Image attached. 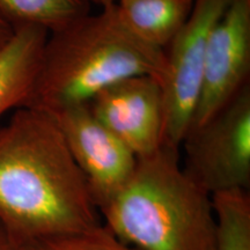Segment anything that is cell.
I'll return each instance as SVG.
<instances>
[{
	"label": "cell",
	"mask_w": 250,
	"mask_h": 250,
	"mask_svg": "<svg viewBox=\"0 0 250 250\" xmlns=\"http://www.w3.org/2000/svg\"><path fill=\"white\" fill-rule=\"evenodd\" d=\"M17 250H138L126 245L111 232L104 224L65 234L28 245L19 246Z\"/></svg>",
	"instance_id": "4fadbf2b"
},
{
	"label": "cell",
	"mask_w": 250,
	"mask_h": 250,
	"mask_svg": "<svg viewBox=\"0 0 250 250\" xmlns=\"http://www.w3.org/2000/svg\"><path fill=\"white\" fill-rule=\"evenodd\" d=\"M229 2L195 0L189 19L165 49L162 146L180 149L191 126L201 95L208 36Z\"/></svg>",
	"instance_id": "5b68a950"
},
{
	"label": "cell",
	"mask_w": 250,
	"mask_h": 250,
	"mask_svg": "<svg viewBox=\"0 0 250 250\" xmlns=\"http://www.w3.org/2000/svg\"><path fill=\"white\" fill-rule=\"evenodd\" d=\"M195 0H116L115 8L138 39L164 50L191 14Z\"/></svg>",
	"instance_id": "30bf717a"
},
{
	"label": "cell",
	"mask_w": 250,
	"mask_h": 250,
	"mask_svg": "<svg viewBox=\"0 0 250 250\" xmlns=\"http://www.w3.org/2000/svg\"><path fill=\"white\" fill-rule=\"evenodd\" d=\"M0 250H17V247L9 240L1 225H0Z\"/></svg>",
	"instance_id": "9a60e30c"
},
{
	"label": "cell",
	"mask_w": 250,
	"mask_h": 250,
	"mask_svg": "<svg viewBox=\"0 0 250 250\" xmlns=\"http://www.w3.org/2000/svg\"><path fill=\"white\" fill-rule=\"evenodd\" d=\"M83 1L87 2L89 6L95 5L101 8H104V7H109V6L114 5L115 2H116V0H83Z\"/></svg>",
	"instance_id": "2e32d148"
},
{
	"label": "cell",
	"mask_w": 250,
	"mask_h": 250,
	"mask_svg": "<svg viewBox=\"0 0 250 250\" xmlns=\"http://www.w3.org/2000/svg\"><path fill=\"white\" fill-rule=\"evenodd\" d=\"M99 212L138 250H214L212 197L184 173L180 149L161 146L138 158L127 183Z\"/></svg>",
	"instance_id": "3957f363"
},
{
	"label": "cell",
	"mask_w": 250,
	"mask_h": 250,
	"mask_svg": "<svg viewBox=\"0 0 250 250\" xmlns=\"http://www.w3.org/2000/svg\"><path fill=\"white\" fill-rule=\"evenodd\" d=\"M48 35V31L39 27H18L0 49V117L26 103Z\"/></svg>",
	"instance_id": "9c48e42d"
},
{
	"label": "cell",
	"mask_w": 250,
	"mask_h": 250,
	"mask_svg": "<svg viewBox=\"0 0 250 250\" xmlns=\"http://www.w3.org/2000/svg\"><path fill=\"white\" fill-rule=\"evenodd\" d=\"M13 34H14L13 28L0 18V49H1L9 40H11V37L13 36Z\"/></svg>",
	"instance_id": "5bb4252c"
},
{
	"label": "cell",
	"mask_w": 250,
	"mask_h": 250,
	"mask_svg": "<svg viewBox=\"0 0 250 250\" xmlns=\"http://www.w3.org/2000/svg\"><path fill=\"white\" fill-rule=\"evenodd\" d=\"M211 197L215 215L214 250H250L248 190H229Z\"/></svg>",
	"instance_id": "7c38bea8"
},
{
	"label": "cell",
	"mask_w": 250,
	"mask_h": 250,
	"mask_svg": "<svg viewBox=\"0 0 250 250\" xmlns=\"http://www.w3.org/2000/svg\"><path fill=\"white\" fill-rule=\"evenodd\" d=\"M182 169L208 195L250 186V85L201 126L188 131Z\"/></svg>",
	"instance_id": "277c9868"
},
{
	"label": "cell",
	"mask_w": 250,
	"mask_h": 250,
	"mask_svg": "<svg viewBox=\"0 0 250 250\" xmlns=\"http://www.w3.org/2000/svg\"><path fill=\"white\" fill-rule=\"evenodd\" d=\"M88 12L83 0H0V18L13 29L39 27L50 34Z\"/></svg>",
	"instance_id": "8fae6325"
},
{
	"label": "cell",
	"mask_w": 250,
	"mask_h": 250,
	"mask_svg": "<svg viewBox=\"0 0 250 250\" xmlns=\"http://www.w3.org/2000/svg\"><path fill=\"white\" fill-rule=\"evenodd\" d=\"M49 115L57 123L100 211L127 183L138 158L96 120L87 104L65 108Z\"/></svg>",
	"instance_id": "8992f818"
},
{
	"label": "cell",
	"mask_w": 250,
	"mask_h": 250,
	"mask_svg": "<svg viewBox=\"0 0 250 250\" xmlns=\"http://www.w3.org/2000/svg\"><path fill=\"white\" fill-rule=\"evenodd\" d=\"M250 0H230L206 45L202 89L190 130L201 126L249 85Z\"/></svg>",
	"instance_id": "52a82bcc"
},
{
	"label": "cell",
	"mask_w": 250,
	"mask_h": 250,
	"mask_svg": "<svg viewBox=\"0 0 250 250\" xmlns=\"http://www.w3.org/2000/svg\"><path fill=\"white\" fill-rule=\"evenodd\" d=\"M87 105L137 158L151 155L162 146L164 104L161 83L155 78H126L105 87Z\"/></svg>",
	"instance_id": "ba28073f"
},
{
	"label": "cell",
	"mask_w": 250,
	"mask_h": 250,
	"mask_svg": "<svg viewBox=\"0 0 250 250\" xmlns=\"http://www.w3.org/2000/svg\"><path fill=\"white\" fill-rule=\"evenodd\" d=\"M165 51L138 39L115 5L81 15L50 33L23 107L48 114L87 104L105 87L130 77L162 81Z\"/></svg>",
	"instance_id": "7a4b0ae2"
},
{
	"label": "cell",
	"mask_w": 250,
	"mask_h": 250,
	"mask_svg": "<svg viewBox=\"0 0 250 250\" xmlns=\"http://www.w3.org/2000/svg\"><path fill=\"white\" fill-rule=\"evenodd\" d=\"M101 223L87 181L48 112L15 109L0 127V225L15 247Z\"/></svg>",
	"instance_id": "6da1fadb"
}]
</instances>
